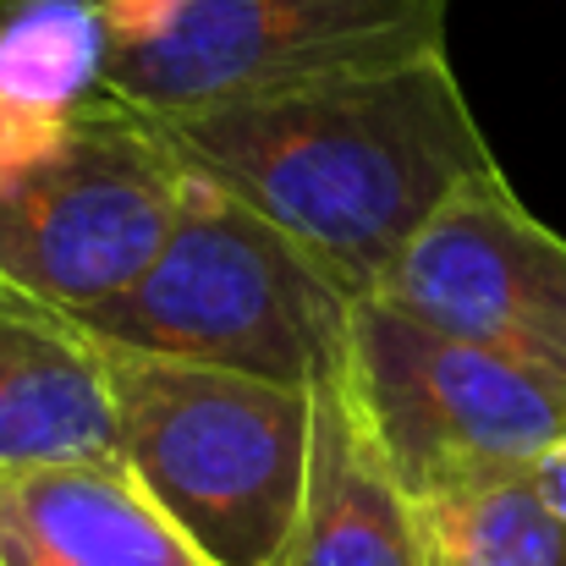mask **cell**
<instances>
[{
	"mask_svg": "<svg viewBox=\"0 0 566 566\" xmlns=\"http://www.w3.org/2000/svg\"><path fill=\"white\" fill-rule=\"evenodd\" d=\"M99 6H105V22H111V39L122 55V50H144V44L166 39L188 17L192 0H99Z\"/></svg>",
	"mask_w": 566,
	"mask_h": 566,
	"instance_id": "4fadbf2b",
	"label": "cell"
},
{
	"mask_svg": "<svg viewBox=\"0 0 566 566\" xmlns=\"http://www.w3.org/2000/svg\"><path fill=\"white\" fill-rule=\"evenodd\" d=\"M116 39L99 0H22L0 17V171L39 155L111 94Z\"/></svg>",
	"mask_w": 566,
	"mask_h": 566,
	"instance_id": "8fae6325",
	"label": "cell"
},
{
	"mask_svg": "<svg viewBox=\"0 0 566 566\" xmlns=\"http://www.w3.org/2000/svg\"><path fill=\"white\" fill-rule=\"evenodd\" d=\"M423 517L440 566H566V528L545 512L528 473L429 501Z\"/></svg>",
	"mask_w": 566,
	"mask_h": 566,
	"instance_id": "7c38bea8",
	"label": "cell"
},
{
	"mask_svg": "<svg viewBox=\"0 0 566 566\" xmlns=\"http://www.w3.org/2000/svg\"><path fill=\"white\" fill-rule=\"evenodd\" d=\"M122 457L105 342L0 281V473Z\"/></svg>",
	"mask_w": 566,
	"mask_h": 566,
	"instance_id": "ba28073f",
	"label": "cell"
},
{
	"mask_svg": "<svg viewBox=\"0 0 566 566\" xmlns=\"http://www.w3.org/2000/svg\"><path fill=\"white\" fill-rule=\"evenodd\" d=\"M281 566H440L423 501L385 462L347 375L314 390L308 495Z\"/></svg>",
	"mask_w": 566,
	"mask_h": 566,
	"instance_id": "30bf717a",
	"label": "cell"
},
{
	"mask_svg": "<svg viewBox=\"0 0 566 566\" xmlns=\"http://www.w3.org/2000/svg\"><path fill=\"white\" fill-rule=\"evenodd\" d=\"M17 6H22V0H0V17H6V11H17Z\"/></svg>",
	"mask_w": 566,
	"mask_h": 566,
	"instance_id": "9a60e30c",
	"label": "cell"
},
{
	"mask_svg": "<svg viewBox=\"0 0 566 566\" xmlns=\"http://www.w3.org/2000/svg\"><path fill=\"white\" fill-rule=\"evenodd\" d=\"M0 566H209L155 495L111 462L0 473Z\"/></svg>",
	"mask_w": 566,
	"mask_h": 566,
	"instance_id": "9c48e42d",
	"label": "cell"
},
{
	"mask_svg": "<svg viewBox=\"0 0 566 566\" xmlns=\"http://www.w3.org/2000/svg\"><path fill=\"white\" fill-rule=\"evenodd\" d=\"M166 133L198 177L292 237L353 303L375 297L451 192L501 166L451 50L375 77L171 116Z\"/></svg>",
	"mask_w": 566,
	"mask_h": 566,
	"instance_id": "6da1fadb",
	"label": "cell"
},
{
	"mask_svg": "<svg viewBox=\"0 0 566 566\" xmlns=\"http://www.w3.org/2000/svg\"><path fill=\"white\" fill-rule=\"evenodd\" d=\"M353 308L292 237L192 171L182 220L149 275L83 325L122 353L319 390L347 375Z\"/></svg>",
	"mask_w": 566,
	"mask_h": 566,
	"instance_id": "3957f363",
	"label": "cell"
},
{
	"mask_svg": "<svg viewBox=\"0 0 566 566\" xmlns=\"http://www.w3.org/2000/svg\"><path fill=\"white\" fill-rule=\"evenodd\" d=\"M192 188L166 122L99 94L39 155L0 171V281L88 319L171 242Z\"/></svg>",
	"mask_w": 566,
	"mask_h": 566,
	"instance_id": "277c9868",
	"label": "cell"
},
{
	"mask_svg": "<svg viewBox=\"0 0 566 566\" xmlns=\"http://www.w3.org/2000/svg\"><path fill=\"white\" fill-rule=\"evenodd\" d=\"M375 297L440 336L517 353L566 379V237L512 192L501 166L429 214Z\"/></svg>",
	"mask_w": 566,
	"mask_h": 566,
	"instance_id": "52a82bcc",
	"label": "cell"
},
{
	"mask_svg": "<svg viewBox=\"0 0 566 566\" xmlns=\"http://www.w3.org/2000/svg\"><path fill=\"white\" fill-rule=\"evenodd\" d=\"M451 0H192L111 66V94L171 122L446 55Z\"/></svg>",
	"mask_w": 566,
	"mask_h": 566,
	"instance_id": "8992f818",
	"label": "cell"
},
{
	"mask_svg": "<svg viewBox=\"0 0 566 566\" xmlns=\"http://www.w3.org/2000/svg\"><path fill=\"white\" fill-rule=\"evenodd\" d=\"M111 353L122 462L209 566H281L292 551L314 390L214 364Z\"/></svg>",
	"mask_w": 566,
	"mask_h": 566,
	"instance_id": "7a4b0ae2",
	"label": "cell"
},
{
	"mask_svg": "<svg viewBox=\"0 0 566 566\" xmlns=\"http://www.w3.org/2000/svg\"><path fill=\"white\" fill-rule=\"evenodd\" d=\"M347 390L412 501L517 479L566 440V379L462 336H440L379 297L353 308Z\"/></svg>",
	"mask_w": 566,
	"mask_h": 566,
	"instance_id": "5b68a950",
	"label": "cell"
},
{
	"mask_svg": "<svg viewBox=\"0 0 566 566\" xmlns=\"http://www.w3.org/2000/svg\"><path fill=\"white\" fill-rule=\"evenodd\" d=\"M528 484H534V495L545 501V512L566 528V440L562 446H551V451L528 468Z\"/></svg>",
	"mask_w": 566,
	"mask_h": 566,
	"instance_id": "5bb4252c",
	"label": "cell"
}]
</instances>
